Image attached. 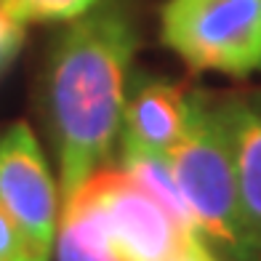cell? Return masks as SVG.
Segmentation results:
<instances>
[{
    "label": "cell",
    "instance_id": "cell-1",
    "mask_svg": "<svg viewBox=\"0 0 261 261\" xmlns=\"http://www.w3.org/2000/svg\"><path fill=\"white\" fill-rule=\"evenodd\" d=\"M136 45L139 35L117 6L88 11L51 45L43 101L62 203L112 158Z\"/></svg>",
    "mask_w": 261,
    "mask_h": 261
},
{
    "label": "cell",
    "instance_id": "cell-2",
    "mask_svg": "<svg viewBox=\"0 0 261 261\" xmlns=\"http://www.w3.org/2000/svg\"><path fill=\"white\" fill-rule=\"evenodd\" d=\"M165 158L195 213L200 237L240 261L258 258L261 248L243 208L221 101L205 91L189 93L187 134Z\"/></svg>",
    "mask_w": 261,
    "mask_h": 261
},
{
    "label": "cell",
    "instance_id": "cell-3",
    "mask_svg": "<svg viewBox=\"0 0 261 261\" xmlns=\"http://www.w3.org/2000/svg\"><path fill=\"white\" fill-rule=\"evenodd\" d=\"M160 38L195 72H261V0H168Z\"/></svg>",
    "mask_w": 261,
    "mask_h": 261
},
{
    "label": "cell",
    "instance_id": "cell-4",
    "mask_svg": "<svg viewBox=\"0 0 261 261\" xmlns=\"http://www.w3.org/2000/svg\"><path fill=\"white\" fill-rule=\"evenodd\" d=\"M80 189L99 205L123 261H168L203 243L187 234L128 171L104 165Z\"/></svg>",
    "mask_w": 261,
    "mask_h": 261
},
{
    "label": "cell",
    "instance_id": "cell-5",
    "mask_svg": "<svg viewBox=\"0 0 261 261\" xmlns=\"http://www.w3.org/2000/svg\"><path fill=\"white\" fill-rule=\"evenodd\" d=\"M0 208L51 258L59 232V192L27 123H14L0 134Z\"/></svg>",
    "mask_w": 261,
    "mask_h": 261
},
{
    "label": "cell",
    "instance_id": "cell-6",
    "mask_svg": "<svg viewBox=\"0 0 261 261\" xmlns=\"http://www.w3.org/2000/svg\"><path fill=\"white\" fill-rule=\"evenodd\" d=\"M189 93L184 86L152 75H136L125 91L120 139L123 152L168 155L187 134Z\"/></svg>",
    "mask_w": 261,
    "mask_h": 261
},
{
    "label": "cell",
    "instance_id": "cell-7",
    "mask_svg": "<svg viewBox=\"0 0 261 261\" xmlns=\"http://www.w3.org/2000/svg\"><path fill=\"white\" fill-rule=\"evenodd\" d=\"M245 216L261 248V96L221 101Z\"/></svg>",
    "mask_w": 261,
    "mask_h": 261
},
{
    "label": "cell",
    "instance_id": "cell-8",
    "mask_svg": "<svg viewBox=\"0 0 261 261\" xmlns=\"http://www.w3.org/2000/svg\"><path fill=\"white\" fill-rule=\"evenodd\" d=\"M59 261H123L115 251L110 227L99 205L86 195L75 192L64 203V216L56 232Z\"/></svg>",
    "mask_w": 261,
    "mask_h": 261
},
{
    "label": "cell",
    "instance_id": "cell-9",
    "mask_svg": "<svg viewBox=\"0 0 261 261\" xmlns=\"http://www.w3.org/2000/svg\"><path fill=\"white\" fill-rule=\"evenodd\" d=\"M123 171H128L130 179L144 189L187 234L203 240L200 229H197V221H195V213L184 200L179 184H176V176L171 171L168 158L165 155H147V152H123Z\"/></svg>",
    "mask_w": 261,
    "mask_h": 261
},
{
    "label": "cell",
    "instance_id": "cell-10",
    "mask_svg": "<svg viewBox=\"0 0 261 261\" xmlns=\"http://www.w3.org/2000/svg\"><path fill=\"white\" fill-rule=\"evenodd\" d=\"M99 0H0L11 16L27 21H75L93 11Z\"/></svg>",
    "mask_w": 261,
    "mask_h": 261
},
{
    "label": "cell",
    "instance_id": "cell-11",
    "mask_svg": "<svg viewBox=\"0 0 261 261\" xmlns=\"http://www.w3.org/2000/svg\"><path fill=\"white\" fill-rule=\"evenodd\" d=\"M0 261H48V256L32 245V240L3 208H0Z\"/></svg>",
    "mask_w": 261,
    "mask_h": 261
},
{
    "label": "cell",
    "instance_id": "cell-12",
    "mask_svg": "<svg viewBox=\"0 0 261 261\" xmlns=\"http://www.w3.org/2000/svg\"><path fill=\"white\" fill-rule=\"evenodd\" d=\"M21 43H24V24L16 21L0 6V75L16 59V54L21 51Z\"/></svg>",
    "mask_w": 261,
    "mask_h": 261
},
{
    "label": "cell",
    "instance_id": "cell-13",
    "mask_svg": "<svg viewBox=\"0 0 261 261\" xmlns=\"http://www.w3.org/2000/svg\"><path fill=\"white\" fill-rule=\"evenodd\" d=\"M168 261H216V258L208 253V248H205L203 243H197V245L189 248V251H184V253H179V256H173V258H168Z\"/></svg>",
    "mask_w": 261,
    "mask_h": 261
}]
</instances>
